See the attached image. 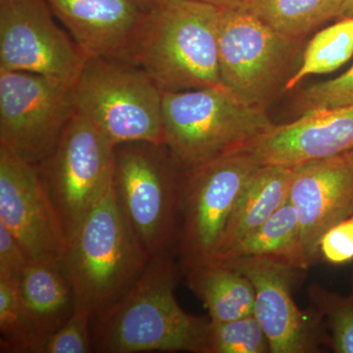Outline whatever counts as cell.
I'll return each mask as SVG.
<instances>
[{
  "label": "cell",
  "instance_id": "cell-27",
  "mask_svg": "<svg viewBox=\"0 0 353 353\" xmlns=\"http://www.w3.org/2000/svg\"><path fill=\"white\" fill-rule=\"evenodd\" d=\"M92 313L75 307L67 322L44 345L43 353H88L94 352L90 323Z\"/></svg>",
  "mask_w": 353,
  "mask_h": 353
},
{
  "label": "cell",
  "instance_id": "cell-32",
  "mask_svg": "<svg viewBox=\"0 0 353 353\" xmlns=\"http://www.w3.org/2000/svg\"><path fill=\"white\" fill-rule=\"evenodd\" d=\"M146 4H148L150 7H154L158 6V4L162 3V2L165 1V0H143Z\"/></svg>",
  "mask_w": 353,
  "mask_h": 353
},
{
  "label": "cell",
  "instance_id": "cell-11",
  "mask_svg": "<svg viewBox=\"0 0 353 353\" xmlns=\"http://www.w3.org/2000/svg\"><path fill=\"white\" fill-rule=\"evenodd\" d=\"M54 16L46 0H0V69L73 88L88 58Z\"/></svg>",
  "mask_w": 353,
  "mask_h": 353
},
{
  "label": "cell",
  "instance_id": "cell-1",
  "mask_svg": "<svg viewBox=\"0 0 353 353\" xmlns=\"http://www.w3.org/2000/svg\"><path fill=\"white\" fill-rule=\"evenodd\" d=\"M173 255L150 257L126 294L94 316V352L208 353L210 320L185 312L176 301Z\"/></svg>",
  "mask_w": 353,
  "mask_h": 353
},
{
  "label": "cell",
  "instance_id": "cell-18",
  "mask_svg": "<svg viewBox=\"0 0 353 353\" xmlns=\"http://www.w3.org/2000/svg\"><path fill=\"white\" fill-rule=\"evenodd\" d=\"M294 169L260 165L248 178L225 227L214 260L226 257L239 243L289 201Z\"/></svg>",
  "mask_w": 353,
  "mask_h": 353
},
{
  "label": "cell",
  "instance_id": "cell-2",
  "mask_svg": "<svg viewBox=\"0 0 353 353\" xmlns=\"http://www.w3.org/2000/svg\"><path fill=\"white\" fill-rule=\"evenodd\" d=\"M220 11L199 0H165L152 7L134 44L132 63L163 92L223 87Z\"/></svg>",
  "mask_w": 353,
  "mask_h": 353
},
{
  "label": "cell",
  "instance_id": "cell-13",
  "mask_svg": "<svg viewBox=\"0 0 353 353\" xmlns=\"http://www.w3.org/2000/svg\"><path fill=\"white\" fill-rule=\"evenodd\" d=\"M289 201L299 213L309 265L319 256L323 234L353 215V148L294 167Z\"/></svg>",
  "mask_w": 353,
  "mask_h": 353
},
{
  "label": "cell",
  "instance_id": "cell-30",
  "mask_svg": "<svg viewBox=\"0 0 353 353\" xmlns=\"http://www.w3.org/2000/svg\"><path fill=\"white\" fill-rule=\"evenodd\" d=\"M199 1L205 2V3L219 7V8H230V7L240 6L241 2L245 0H199Z\"/></svg>",
  "mask_w": 353,
  "mask_h": 353
},
{
  "label": "cell",
  "instance_id": "cell-4",
  "mask_svg": "<svg viewBox=\"0 0 353 353\" xmlns=\"http://www.w3.org/2000/svg\"><path fill=\"white\" fill-rule=\"evenodd\" d=\"M166 145L183 170L245 148L275 126L262 106L224 87L163 92Z\"/></svg>",
  "mask_w": 353,
  "mask_h": 353
},
{
  "label": "cell",
  "instance_id": "cell-16",
  "mask_svg": "<svg viewBox=\"0 0 353 353\" xmlns=\"http://www.w3.org/2000/svg\"><path fill=\"white\" fill-rule=\"evenodd\" d=\"M353 148V105L326 109L270 131L245 146L260 165L294 168Z\"/></svg>",
  "mask_w": 353,
  "mask_h": 353
},
{
  "label": "cell",
  "instance_id": "cell-19",
  "mask_svg": "<svg viewBox=\"0 0 353 353\" xmlns=\"http://www.w3.org/2000/svg\"><path fill=\"white\" fill-rule=\"evenodd\" d=\"M185 275L190 289L208 309L210 321H231L254 312L252 282L227 262L212 260Z\"/></svg>",
  "mask_w": 353,
  "mask_h": 353
},
{
  "label": "cell",
  "instance_id": "cell-22",
  "mask_svg": "<svg viewBox=\"0 0 353 353\" xmlns=\"http://www.w3.org/2000/svg\"><path fill=\"white\" fill-rule=\"evenodd\" d=\"M352 54L353 18H345L313 37L304 51L303 63L283 88L290 90L306 77L336 71L347 63Z\"/></svg>",
  "mask_w": 353,
  "mask_h": 353
},
{
  "label": "cell",
  "instance_id": "cell-12",
  "mask_svg": "<svg viewBox=\"0 0 353 353\" xmlns=\"http://www.w3.org/2000/svg\"><path fill=\"white\" fill-rule=\"evenodd\" d=\"M0 223L30 261L62 260L68 239L38 165L0 146Z\"/></svg>",
  "mask_w": 353,
  "mask_h": 353
},
{
  "label": "cell",
  "instance_id": "cell-8",
  "mask_svg": "<svg viewBox=\"0 0 353 353\" xmlns=\"http://www.w3.org/2000/svg\"><path fill=\"white\" fill-rule=\"evenodd\" d=\"M39 167L69 241L113 189L115 146L75 112L55 150Z\"/></svg>",
  "mask_w": 353,
  "mask_h": 353
},
{
  "label": "cell",
  "instance_id": "cell-6",
  "mask_svg": "<svg viewBox=\"0 0 353 353\" xmlns=\"http://www.w3.org/2000/svg\"><path fill=\"white\" fill-rule=\"evenodd\" d=\"M75 112L112 143L166 145L162 120L163 90L130 62L90 58L72 88Z\"/></svg>",
  "mask_w": 353,
  "mask_h": 353
},
{
  "label": "cell",
  "instance_id": "cell-9",
  "mask_svg": "<svg viewBox=\"0 0 353 353\" xmlns=\"http://www.w3.org/2000/svg\"><path fill=\"white\" fill-rule=\"evenodd\" d=\"M241 7L221 8L219 68L223 87L264 108L280 88L299 48Z\"/></svg>",
  "mask_w": 353,
  "mask_h": 353
},
{
  "label": "cell",
  "instance_id": "cell-20",
  "mask_svg": "<svg viewBox=\"0 0 353 353\" xmlns=\"http://www.w3.org/2000/svg\"><path fill=\"white\" fill-rule=\"evenodd\" d=\"M241 257L275 259L301 271L309 268L301 240L299 213L292 202H285L256 231L218 261H231Z\"/></svg>",
  "mask_w": 353,
  "mask_h": 353
},
{
  "label": "cell",
  "instance_id": "cell-10",
  "mask_svg": "<svg viewBox=\"0 0 353 353\" xmlns=\"http://www.w3.org/2000/svg\"><path fill=\"white\" fill-rule=\"evenodd\" d=\"M74 114L72 88L38 74L0 69V146L21 159L43 163Z\"/></svg>",
  "mask_w": 353,
  "mask_h": 353
},
{
  "label": "cell",
  "instance_id": "cell-26",
  "mask_svg": "<svg viewBox=\"0 0 353 353\" xmlns=\"http://www.w3.org/2000/svg\"><path fill=\"white\" fill-rule=\"evenodd\" d=\"M314 294L322 312L328 316L334 352L353 353V294L341 297L321 289Z\"/></svg>",
  "mask_w": 353,
  "mask_h": 353
},
{
  "label": "cell",
  "instance_id": "cell-5",
  "mask_svg": "<svg viewBox=\"0 0 353 353\" xmlns=\"http://www.w3.org/2000/svg\"><path fill=\"white\" fill-rule=\"evenodd\" d=\"M183 171L166 145H115L116 199L150 259L178 245Z\"/></svg>",
  "mask_w": 353,
  "mask_h": 353
},
{
  "label": "cell",
  "instance_id": "cell-25",
  "mask_svg": "<svg viewBox=\"0 0 353 353\" xmlns=\"http://www.w3.org/2000/svg\"><path fill=\"white\" fill-rule=\"evenodd\" d=\"M299 115L353 105V65L333 80L314 83L297 97Z\"/></svg>",
  "mask_w": 353,
  "mask_h": 353
},
{
  "label": "cell",
  "instance_id": "cell-31",
  "mask_svg": "<svg viewBox=\"0 0 353 353\" xmlns=\"http://www.w3.org/2000/svg\"><path fill=\"white\" fill-rule=\"evenodd\" d=\"M340 19L353 18V0H343L340 13Z\"/></svg>",
  "mask_w": 353,
  "mask_h": 353
},
{
  "label": "cell",
  "instance_id": "cell-23",
  "mask_svg": "<svg viewBox=\"0 0 353 353\" xmlns=\"http://www.w3.org/2000/svg\"><path fill=\"white\" fill-rule=\"evenodd\" d=\"M268 352L270 343L254 314L231 321H210L208 353Z\"/></svg>",
  "mask_w": 353,
  "mask_h": 353
},
{
  "label": "cell",
  "instance_id": "cell-14",
  "mask_svg": "<svg viewBox=\"0 0 353 353\" xmlns=\"http://www.w3.org/2000/svg\"><path fill=\"white\" fill-rule=\"evenodd\" d=\"M252 282L254 314L264 330L272 353H310L318 350L317 334L292 297L299 269L266 257L227 261Z\"/></svg>",
  "mask_w": 353,
  "mask_h": 353
},
{
  "label": "cell",
  "instance_id": "cell-17",
  "mask_svg": "<svg viewBox=\"0 0 353 353\" xmlns=\"http://www.w3.org/2000/svg\"><path fill=\"white\" fill-rule=\"evenodd\" d=\"M19 290L29 334L28 353H43L46 341L75 309L62 260L30 261L21 276Z\"/></svg>",
  "mask_w": 353,
  "mask_h": 353
},
{
  "label": "cell",
  "instance_id": "cell-28",
  "mask_svg": "<svg viewBox=\"0 0 353 353\" xmlns=\"http://www.w3.org/2000/svg\"><path fill=\"white\" fill-rule=\"evenodd\" d=\"M319 254L325 261L334 265L353 261V215L334 225L323 234Z\"/></svg>",
  "mask_w": 353,
  "mask_h": 353
},
{
  "label": "cell",
  "instance_id": "cell-21",
  "mask_svg": "<svg viewBox=\"0 0 353 353\" xmlns=\"http://www.w3.org/2000/svg\"><path fill=\"white\" fill-rule=\"evenodd\" d=\"M343 0H245L239 7L280 34L301 39L320 25L340 17Z\"/></svg>",
  "mask_w": 353,
  "mask_h": 353
},
{
  "label": "cell",
  "instance_id": "cell-29",
  "mask_svg": "<svg viewBox=\"0 0 353 353\" xmlns=\"http://www.w3.org/2000/svg\"><path fill=\"white\" fill-rule=\"evenodd\" d=\"M29 262L19 241L0 223V278L19 282Z\"/></svg>",
  "mask_w": 353,
  "mask_h": 353
},
{
  "label": "cell",
  "instance_id": "cell-24",
  "mask_svg": "<svg viewBox=\"0 0 353 353\" xmlns=\"http://www.w3.org/2000/svg\"><path fill=\"white\" fill-rule=\"evenodd\" d=\"M1 352H29V334L19 282L0 278Z\"/></svg>",
  "mask_w": 353,
  "mask_h": 353
},
{
  "label": "cell",
  "instance_id": "cell-7",
  "mask_svg": "<svg viewBox=\"0 0 353 353\" xmlns=\"http://www.w3.org/2000/svg\"><path fill=\"white\" fill-rule=\"evenodd\" d=\"M259 166L243 148L183 171L176 250L185 273L214 260L234 203Z\"/></svg>",
  "mask_w": 353,
  "mask_h": 353
},
{
  "label": "cell",
  "instance_id": "cell-15",
  "mask_svg": "<svg viewBox=\"0 0 353 353\" xmlns=\"http://www.w3.org/2000/svg\"><path fill=\"white\" fill-rule=\"evenodd\" d=\"M88 59L132 63L134 44L152 7L143 0H46Z\"/></svg>",
  "mask_w": 353,
  "mask_h": 353
},
{
  "label": "cell",
  "instance_id": "cell-3",
  "mask_svg": "<svg viewBox=\"0 0 353 353\" xmlns=\"http://www.w3.org/2000/svg\"><path fill=\"white\" fill-rule=\"evenodd\" d=\"M148 260L111 190L68 241L62 259L75 307L92 318L101 314L136 283Z\"/></svg>",
  "mask_w": 353,
  "mask_h": 353
}]
</instances>
